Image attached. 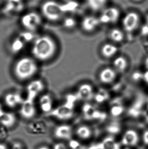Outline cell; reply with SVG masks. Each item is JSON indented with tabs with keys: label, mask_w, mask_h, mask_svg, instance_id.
I'll use <instances>...</instances> for the list:
<instances>
[{
	"label": "cell",
	"mask_w": 148,
	"mask_h": 149,
	"mask_svg": "<svg viewBox=\"0 0 148 149\" xmlns=\"http://www.w3.org/2000/svg\"><path fill=\"white\" fill-rule=\"evenodd\" d=\"M21 24L27 31L34 32L42 24V18L38 13L35 11L28 12L21 18Z\"/></svg>",
	"instance_id": "cell-7"
},
{
	"label": "cell",
	"mask_w": 148,
	"mask_h": 149,
	"mask_svg": "<svg viewBox=\"0 0 148 149\" xmlns=\"http://www.w3.org/2000/svg\"><path fill=\"white\" fill-rule=\"evenodd\" d=\"M53 149H68V148L63 143H57L54 146Z\"/></svg>",
	"instance_id": "cell-35"
},
{
	"label": "cell",
	"mask_w": 148,
	"mask_h": 149,
	"mask_svg": "<svg viewBox=\"0 0 148 149\" xmlns=\"http://www.w3.org/2000/svg\"><path fill=\"white\" fill-rule=\"evenodd\" d=\"M109 98V95L108 91L104 89H100L95 92L93 100H94L96 103L102 104L106 102L108 100Z\"/></svg>",
	"instance_id": "cell-24"
},
{
	"label": "cell",
	"mask_w": 148,
	"mask_h": 149,
	"mask_svg": "<svg viewBox=\"0 0 148 149\" xmlns=\"http://www.w3.org/2000/svg\"><path fill=\"white\" fill-rule=\"evenodd\" d=\"M69 146L72 149H84V147L79 141L75 139H71L69 142Z\"/></svg>",
	"instance_id": "cell-32"
},
{
	"label": "cell",
	"mask_w": 148,
	"mask_h": 149,
	"mask_svg": "<svg viewBox=\"0 0 148 149\" xmlns=\"http://www.w3.org/2000/svg\"><path fill=\"white\" fill-rule=\"evenodd\" d=\"M122 29L127 35H133L140 26V16L138 12L130 11L124 15L121 20Z\"/></svg>",
	"instance_id": "cell-4"
},
{
	"label": "cell",
	"mask_w": 148,
	"mask_h": 149,
	"mask_svg": "<svg viewBox=\"0 0 148 149\" xmlns=\"http://www.w3.org/2000/svg\"><path fill=\"white\" fill-rule=\"evenodd\" d=\"M98 18L102 25H114L121 18L120 9L114 6L106 7L102 11Z\"/></svg>",
	"instance_id": "cell-5"
},
{
	"label": "cell",
	"mask_w": 148,
	"mask_h": 149,
	"mask_svg": "<svg viewBox=\"0 0 148 149\" xmlns=\"http://www.w3.org/2000/svg\"><path fill=\"white\" fill-rule=\"evenodd\" d=\"M123 112V109L120 105H115L111 109V114L112 116L117 117L120 116Z\"/></svg>",
	"instance_id": "cell-30"
},
{
	"label": "cell",
	"mask_w": 148,
	"mask_h": 149,
	"mask_svg": "<svg viewBox=\"0 0 148 149\" xmlns=\"http://www.w3.org/2000/svg\"><path fill=\"white\" fill-rule=\"evenodd\" d=\"M132 79L135 81L138 82L139 81H143V73L136 72L132 74Z\"/></svg>",
	"instance_id": "cell-33"
},
{
	"label": "cell",
	"mask_w": 148,
	"mask_h": 149,
	"mask_svg": "<svg viewBox=\"0 0 148 149\" xmlns=\"http://www.w3.org/2000/svg\"><path fill=\"white\" fill-rule=\"evenodd\" d=\"M74 107L75 104L66 101L64 104L53 109L49 115L62 121L68 120L74 116Z\"/></svg>",
	"instance_id": "cell-6"
},
{
	"label": "cell",
	"mask_w": 148,
	"mask_h": 149,
	"mask_svg": "<svg viewBox=\"0 0 148 149\" xmlns=\"http://www.w3.org/2000/svg\"><path fill=\"white\" fill-rule=\"evenodd\" d=\"M33 32L27 31L20 34L19 37L24 41V42H29L35 39V35Z\"/></svg>",
	"instance_id": "cell-29"
},
{
	"label": "cell",
	"mask_w": 148,
	"mask_h": 149,
	"mask_svg": "<svg viewBox=\"0 0 148 149\" xmlns=\"http://www.w3.org/2000/svg\"><path fill=\"white\" fill-rule=\"evenodd\" d=\"M126 35L122 28L113 27L109 31L108 37L109 40L114 44L119 45L125 42Z\"/></svg>",
	"instance_id": "cell-15"
},
{
	"label": "cell",
	"mask_w": 148,
	"mask_h": 149,
	"mask_svg": "<svg viewBox=\"0 0 148 149\" xmlns=\"http://www.w3.org/2000/svg\"><path fill=\"white\" fill-rule=\"evenodd\" d=\"M87 149H102V146L100 143H98L95 145L90 146L89 147H88Z\"/></svg>",
	"instance_id": "cell-37"
},
{
	"label": "cell",
	"mask_w": 148,
	"mask_h": 149,
	"mask_svg": "<svg viewBox=\"0 0 148 149\" xmlns=\"http://www.w3.org/2000/svg\"><path fill=\"white\" fill-rule=\"evenodd\" d=\"M4 110H3V109L2 108L1 105L0 104V116H1V115H2L3 113H4Z\"/></svg>",
	"instance_id": "cell-41"
},
{
	"label": "cell",
	"mask_w": 148,
	"mask_h": 149,
	"mask_svg": "<svg viewBox=\"0 0 148 149\" xmlns=\"http://www.w3.org/2000/svg\"><path fill=\"white\" fill-rule=\"evenodd\" d=\"M128 149V148H126V149Z\"/></svg>",
	"instance_id": "cell-46"
},
{
	"label": "cell",
	"mask_w": 148,
	"mask_h": 149,
	"mask_svg": "<svg viewBox=\"0 0 148 149\" xmlns=\"http://www.w3.org/2000/svg\"><path fill=\"white\" fill-rule=\"evenodd\" d=\"M119 52V47L110 41L102 43L100 48V54L102 58L112 60L118 55Z\"/></svg>",
	"instance_id": "cell-11"
},
{
	"label": "cell",
	"mask_w": 148,
	"mask_h": 149,
	"mask_svg": "<svg viewBox=\"0 0 148 149\" xmlns=\"http://www.w3.org/2000/svg\"><path fill=\"white\" fill-rule=\"evenodd\" d=\"M39 105L43 112L49 113L53 109V101L51 96L49 94L42 95L39 100Z\"/></svg>",
	"instance_id": "cell-19"
},
{
	"label": "cell",
	"mask_w": 148,
	"mask_h": 149,
	"mask_svg": "<svg viewBox=\"0 0 148 149\" xmlns=\"http://www.w3.org/2000/svg\"><path fill=\"white\" fill-rule=\"evenodd\" d=\"M38 65L30 57L24 56L18 59L14 64L13 72L16 78L20 81H26L34 77L37 72Z\"/></svg>",
	"instance_id": "cell-2"
},
{
	"label": "cell",
	"mask_w": 148,
	"mask_h": 149,
	"mask_svg": "<svg viewBox=\"0 0 148 149\" xmlns=\"http://www.w3.org/2000/svg\"><path fill=\"white\" fill-rule=\"evenodd\" d=\"M25 43H26L19 37H17L11 44L10 49L11 52L15 54L20 52L24 48Z\"/></svg>",
	"instance_id": "cell-26"
},
{
	"label": "cell",
	"mask_w": 148,
	"mask_h": 149,
	"mask_svg": "<svg viewBox=\"0 0 148 149\" xmlns=\"http://www.w3.org/2000/svg\"><path fill=\"white\" fill-rule=\"evenodd\" d=\"M118 73L111 66H104L100 69L98 74L99 83L104 86H110L116 81L118 76Z\"/></svg>",
	"instance_id": "cell-8"
},
{
	"label": "cell",
	"mask_w": 148,
	"mask_h": 149,
	"mask_svg": "<svg viewBox=\"0 0 148 149\" xmlns=\"http://www.w3.org/2000/svg\"><path fill=\"white\" fill-rule=\"evenodd\" d=\"M142 141L145 145L148 146V129L145 130L142 134Z\"/></svg>",
	"instance_id": "cell-34"
},
{
	"label": "cell",
	"mask_w": 148,
	"mask_h": 149,
	"mask_svg": "<svg viewBox=\"0 0 148 149\" xmlns=\"http://www.w3.org/2000/svg\"><path fill=\"white\" fill-rule=\"evenodd\" d=\"M120 127L118 125L115 124L109 125L107 128V131L112 134H115L119 133L120 132Z\"/></svg>",
	"instance_id": "cell-31"
},
{
	"label": "cell",
	"mask_w": 148,
	"mask_h": 149,
	"mask_svg": "<svg viewBox=\"0 0 148 149\" xmlns=\"http://www.w3.org/2000/svg\"><path fill=\"white\" fill-rule=\"evenodd\" d=\"M76 135L80 139H89L92 136V130L90 126L87 125H81L79 126L76 129Z\"/></svg>",
	"instance_id": "cell-22"
},
{
	"label": "cell",
	"mask_w": 148,
	"mask_h": 149,
	"mask_svg": "<svg viewBox=\"0 0 148 149\" xmlns=\"http://www.w3.org/2000/svg\"><path fill=\"white\" fill-rule=\"evenodd\" d=\"M56 51V42L50 36L44 35L34 40L32 52L35 58L38 60L42 62L49 60L55 56Z\"/></svg>",
	"instance_id": "cell-1"
},
{
	"label": "cell",
	"mask_w": 148,
	"mask_h": 149,
	"mask_svg": "<svg viewBox=\"0 0 148 149\" xmlns=\"http://www.w3.org/2000/svg\"><path fill=\"white\" fill-rule=\"evenodd\" d=\"M72 127L67 124H62L56 126L54 130V136L59 139H70L72 135Z\"/></svg>",
	"instance_id": "cell-17"
},
{
	"label": "cell",
	"mask_w": 148,
	"mask_h": 149,
	"mask_svg": "<svg viewBox=\"0 0 148 149\" xmlns=\"http://www.w3.org/2000/svg\"><path fill=\"white\" fill-rule=\"evenodd\" d=\"M24 7V0H6V9L11 12H20Z\"/></svg>",
	"instance_id": "cell-21"
},
{
	"label": "cell",
	"mask_w": 148,
	"mask_h": 149,
	"mask_svg": "<svg viewBox=\"0 0 148 149\" xmlns=\"http://www.w3.org/2000/svg\"><path fill=\"white\" fill-rule=\"evenodd\" d=\"M145 70H148V56H146L145 58L144 62Z\"/></svg>",
	"instance_id": "cell-38"
},
{
	"label": "cell",
	"mask_w": 148,
	"mask_h": 149,
	"mask_svg": "<svg viewBox=\"0 0 148 149\" xmlns=\"http://www.w3.org/2000/svg\"><path fill=\"white\" fill-rule=\"evenodd\" d=\"M62 6L64 13H66L76 11L79 8V4L76 1L71 0L64 4H62Z\"/></svg>",
	"instance_id": "cell-27"
},
{
	"label": "cell",
	"mask_w": 148,
	"mask_h": 149,
	"mask_svg": "<svg viewBox=\"0 0 148 149\" xmlns=\"http://www.w3.org/2000/svg\"><path fill=\"white\" fill-rule=\"evenodd\" d=\"M44 87V83L40 79L30 81L26 87V98L35 101L38 95L43 91Z\"/></svg>",
	"instance_id": "cell-12"
},
{
	"label": "cell",
	"mask_w": 148,
	"mask_h": 149,
	"mask_svg": "<svg viewBox=\"0 0 148 149\" xmlns=\"http://www.w3.org/2000/svg\"><path fill=\"white\" fill-rule=\"evenodd\" d=\"M24 100L21 95L18 93H8L4 98L5 104L10 108H15L20 105Z\"/></svg>",
	"instance_id": "cell-18"
},
{
	"label": "cell",
	"mask_w": 148,
	"mask_h": 149,
	"mask_svg": "<svg viewBox=\"0 0 148 149\" xmlns=\"http://www.w3.org/2000/svg\"><path fill=\"white\" fill-rule=\"evenodd\" d=\"M133 1H135V2H140V1H142V0H133Z\"/></svg>",
	"instance_id": "cell-44"
},
{
	"label": "cell",
	"mask_w": 148,
	"mask_h": 149,
	"mask_svg": "<svg viewBox=\"0 0 148 149\" xmlns=\"http://www.w3.org/2000/svg\"><path fill=\"white\" fill-rule=\"evenodd\" d=\"M41 10L45 18L50 22H57L64 14L62 4L55 0H47L42 4Z\"/></svg>",
	"instance_id": "cell-3"
},
{
	"label": "cell",
	"mask_w": 148,
	"mask_h": 149,
	"mask_svg": "<svg viewBox=\"0 0 148 149\" xmlns=\"http://www.w3.org/2000/svg\"><path fill=\"white\" fill-rule=\"evenodd\" d=\"M77 24L76 19L72 16H68L63 21V26L65 28L71 30L75 28Z\"/></svg>",
	"instance_id": "cell-28"
},
{
	"label": "cell",
	"mask_w": 148,
	"mask_h": 149,
	"mask_svg": "<svg viewBox=\"0 0 148 149\" xmlns=\"http://www.w3.org/2000/svg\"><path fill=\"white\" fill-rule=\"evenodd\" d=\"M0 149H8V148L4 143H0Z\"/></svg>",
	"instance_id": "cell-39"
},
{
	"label": "cell",
	"mask_w": 148,
	"mask_h": 149,
	"mask_svg": "<svg viewBox=\"0 0 148 149\" xmlns=\"http://www.w3.org/2000/svg\"><path fill=\"white\" fill-rule=\"evenodd\" d=\"M19 113L21 116L24 119L29 120L33 118L36 113L34 101L27 98L24 99L20 105Z\"/></svg>",
	"instance_id": "cell-13"
},
{
	"label": "cell",
	"mask_w": 148,
	"mask_h": 149,
	"mask_svg": "<svg viewBox=\"0 0 148 149\" xmlns=\"http://www.w3.org/2000/svg\"><path fill=\"white\" fill-rule=\"evenodd\" d=\"M100 143L102 149H120L119 145L112 137L105 138Z\"/></svg>",
	"instance_id": "cell-25"
},
{
	"label": "cell",
	"mask_w": 148,
	"mask_h": 149,
	"mask_svg": "<svg viewBox=\"0 0 148 149\" xmlns=\"http://www.w3.org/2000/svg\"><path fill=\"white\" fill-rule=\"evenodd\" d=\"M146 24L148 25V13L146 17Z\"/></svg>",
	"instance_id": "cell-42"
},
{
	"label": "cell",
	"mask_w": 148,
	"mask_h": 149,
	"mask_svg": "<svg viewBox=\"0 0 148 149\" xmlns=\"http://www.w3.org/2000/svg\"><path fill=\"white\" fill-rule=\"evenodd\" d=\"M143 81L148 85V70H145L143 73Z\"/></svg>",
	"instance_id": "cell-36"
},
{
	"label": "cell",
	"mask_w": 148,
	"mask_h": 149,
	"mask_svg": "<svg viewBox=\"0 0 148 149\" xmlns=\"http://www.w3.org/2000/svg\"><path fill=\"white\" fill-rule=\"evenodd\" d=\"M95 92V90L91 84L84 83L78 87L75 94L79 100L88 102L93 100Z\"/></svg>",
	"instance_id": "cell-10"
},
{
	"label": "cell",
	"mask_w": 148,
	"mask_h": 149,
	"mask_svg": "<svg viewBox=\"0 0 148 149\" xmlns=\"http://www.w3.org/2000/svg\"><path fill=\"white\" fill-rule=\"evenodd\" d=\"M16 122V117L14 113L4 111L0 116V123L6 128L13 126Z\"/></svg>",
	"instance_id": "cell-20"
},
{
	"label": "cell",
	"mask_w": 148,
	"mask_h": 149,
	"mask_svg": "<svg viewBox=\"0 0 148 149\" xmlns=\"http://www.w3.org/2000/svg\"><path fill=\"white\" fill-rule=\"evenodd\" d=\"M102 24L98 17L93 15H88L82 18L80 26L82 30L86 34H92L96 32Z\"/></svg>",
	"instance_id": "cell-9"
},
{
	"label": "cell",
	"mask_w": 148,
	"mask_h": 149,
	"mask_svg": "<svg viewBox=\"0 0 148 149\" xmlns=\"http://www.w3.org/2000/svg\"><path fill=\"white\" fill-rule=\"evenodd\" d=\"M0 5H1V4H0Z\"/></svg>",
	"instance_id": "cell-47"
},
{
	"label": "cell",
	"mask_w": 148,
	"mask_h": 149,
	"mask_svg": "<svg viewBox=\"0 0 148 149\" xmlns=\"http://www.w3.org/2000/svg\"><path fill=\"white\" fill-rule=\"evenodd\" d=\"M38 149H50L48 147H47V146H41V147H40Z\"/></svg>",
	"instance_id": "cell-40"
},
{
	"label": "cell",
	"mask_w": 148,
	"mask_h": 149,
	"mask_svg": "<svg viewBox=\"0 0 148 149\" xmlns=\"http://www.w3.org/2000/svg\"><path fill=\"white\" fill-rule=\"evenodd\" d=\"M146 108L147 109V111H148V102L147 103V104Z\"/></svg>",
	"instance_id": "cell-45"
},
{
	"label": "cell",
	"mask_w": 148,
	"mask_h": 149,
	"mask_svg": "<svg viewBox=\"0 0 148 149\" xmlns=\"http://www.w3.org/2000/svg\"><path fill=\"white\" fill-rule=\"evenodd\" d=\"M139 141V136L137 131L134 129H128L122 136V143L124 146L133 147L136 145Z\"/></svg>",
	"instance_id": "cell-16"
},
{
	"label": "cell",
	"mask_w": 148,
	"mask_h": 149,
	"mask_svg": "<svg viewBox=\"0 0 148 149\" xmlns=\"http://www.w3.org/2000/svg\"><path fill=\"white\" fill-rule=\"evenodd\" d=\"M112 60L111 66L116 71L118 74H124L128 70L129 61L126 56L122 54H118Z\"/></svg>",
	"instance_id": "cell-14"
},
{
	"label": "cell",
	"mask_w": 148,
	"mask_h": 149,
	"mask_svg": "<svg viewBox=\"0 0 148 149\" xmlns=\"http://www.w3.org/2000/svg\"><path fill=\"white\" fill-rule=\"evenodd\" d=\"M6 1V0H0V4H2V3Z\"/></svg>",
	"instance_id": "cell-43"
},
{
	"label": "cell",
	"mask_w": 148,
	"mask_h": 149,
	"mask_svg": "<svg viewBox=\"0 0 148 149\" xmlns=\"http://www.w3.org/2000/svg\"><path fill=\"white\" fill-rule=\"evenodd\" d=\"M85 1L90 9L94 12H98L102 11L106 8L108 0H85Z\"/></svg>",
	"instance_id": "cell-23"
}]
</instances>
